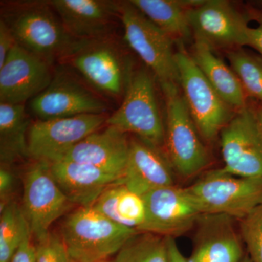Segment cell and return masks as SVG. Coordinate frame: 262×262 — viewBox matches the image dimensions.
Here are the masks:
<instances>
[{
	"mask_svg": "<svg viewBox=\"0 0 262 262\" xmlns=\"http://www.w3.org/2000/svg\"><path fill=\"white\" fill-rule=\"evenodd\" d=\"M120 184L144 196L159 188L173 186V169L160 148L137 137L130 139L126 169Z\"/></svg>",
	"mask_w": 262,
	"mask_h": 262,
	"instance_id": "cell-17",
	"label": "cell"
},
{
	"mask_svg": "<svg viewBox=\"0 0 262 262\" xmlns=\"http://www.w3.org/2000/svg\"><path fill=\"white\" fill-rule=\"evenodd\" d=\"M66 30L79 40L108 39L120 18V3L104 0H53L48 2Z\"/></svg>",
	"mask_w": 262,
	"mask_h": 262,
	"instance_id": "cell-16",
	"label": "cell"
},
{
	"mask_svg": "<svg viewBox=\"0 0 262 262\" xmlns=\"http://www.w3.org/2000/svg\"><path fill=\"white\" fill-rule=\"evenodd\" d=\"M232 220L225 215H201L196 222L195 246L189 262L242 261L243 239Z\"/></svg>",
	"mask_w": 262,
	"mask_h": 262,
	"instance_id": "cell-18",
	"label": "cell"
},
{
	"mask_svg": "<svg viewBox=\"0 0 262 262\" xmlns=\"http://www.w3.org/2000/svg\"><path fill=\"white\" fill-rule=\"evenodd\" d=\"M227 57L247 97L262 102V56L241 48L227 51Z\"/></svg>",
	"mask_w": 262,
	"mask_h": 262,
	"instance_id": "cell-27",
	"label": "cell"
},
{
	"mask_svg": "<svg viewBox=\"0 0 262 262\" xmlns=\"http://www.w3.org/2000/svg\"><path fill=\"white\" fill-rule=\"evenodd\" d=\"M251 20L257 24L256 27L248 29V46L257 51L262 56V10L251 9L248 12Z\"/></svg>",
	"mask_w": 262,
	"mask_h": 262,
	"instance_id": "cell-30",
	"label": "cell"
},
{
	"mask_svg": "<svg viewBox=\"0 0 262 262\" xmlns=\"http://www.w3.org/2000/svg\"><path fill=\"white\" fill-rule=\"evenodd\" d=\"M252 105L258 126L262 134V102L258 101L257 103H253Z\"/></svg>",
	"mask_w": 262,
	"mask_h": 262,
	"instance_id": "cell-35",
	"label": "cell"
},
{
	"mask_svg": "<svg viewBox=\"0 0 262 262\" xmlns=\"http://www.w3.org/2000/svg\"><path fill=\"white\" fill-rule=\"evenodd\" d=\"M188 17L194 42L213 51L248 46L249 13L243 14L228 1L203 0L189 10Z\"/></svg>",
	"mask_w": 262,
	"mask_h": 262,
	"instance_id": "cell-8",
	"label": "cell"
},
{
	"mask_svg": "<svg viewBox=\"0 0 262 262\" xmlns=\"http://www.w3.org/2000/svg\"><path fill=\"white\" fill-rule=\"evenodd\" d=\"M129 2L174 41L182 43L192 37L188 17L189 10L201 5L203 0H131Z\"/></svg>",
	"mask_w": 262,
	"mask_h": 262,
	"instance_id": "cell-22",
	"label": "cell"
},
{
	"mask_svg": "<svg viewBox=\"0 0 262 262\" xmlns=\"http://www.w3.org/2000/svg\"><path fill=\"white\" fill-rule=\"evenodd\" d=\"M166 244L168 262H189L179 249L175 238L166 237Z\"/></svg>",
	"mask_w": 262,
	"mask_h": 262,
	"instance_id": "cell-34",
	"label": "cell"
},
{
	"mask_svg": "<svg viewBox=\"0 0 262 262\" xmlns=\"http://www.w3.org/2000/svg\"><path fill=\"white\" fill-rule=\"evenodd\" d=\"M241 221L239 234L253 262H262V202Z\"/></svg>",
	"mask_w": 262,
	"mask_h": 262,
	"instance_id": "cell-28",
	"label": "cell"
},
{
	"mask_svg": "<svg viewBox=\"0 0 262 262\" xmlns=\"http://www.w3.org/2000/svg\"><path fill=\"white\" fill-rule=\"evenodd\" d=\"M103 262H110V261H103Z\"/></svg>",
	"mask_w": 262,
	"mask_h": 262,
	"instance_id": "cell-38",
	"label": "cell"
},
{
	"mask_svg": "<svg viewBox=\"0 0 262 262\" xmlns=\"http://www.w3.org/2000/svg\"><path fill=\"white\" fill-rule=\"evenodd\" d=\"M54 12L48 2L26 3L3 20L17 44L51 63L65 60L85 42L72 37Z\"/></svg>",
	"mask_w": 262,
	"mask_h": 262,
	"instance_id": "cell-1",
	"label": "cell"
},
{
	"mask_svg": "<svg viewBox=\"0 0 262 262\" xmlns=\"http://www.w3.org/2000/svg\"><path fill=\"white\" fill-rule=\"evenodd\" d=\"M179 87L200 135L214 141L237 111L215 92L190 54L182 46L176 51Z\"/></svg>",
	"mask_w": 262,
	"mask_h": 262,
	"instance_id": "cell-6",
	"label": "cell"
},
{
	"mask_svg": "<svg viewBox=\"0 0 262 262\" xmlns=\"http://www.w3.org/2000/svg\"><path fill=\"white\" fill-rule=\"evenodd\" d=\"M130 150L127 134L108 126L87 136L74 146L61 160L88 164L119 177H123Z\"/></svg>",
	"mask_w": 262,
	"mask_h": 262,
	"instance_id": "cell-19",
	"label": "cell"
},
{
	"mask_svg": "<svg viewBox=\"0 0 262 262\" xmlns=\"http://www.w3.org/2000/svg\"><path fill=\"white\" fill-rule=\"evenodd\" d=\"M92 207L114 223L137 232L145 221L143 196L119 182L107 188Z\"/></svg>",
	"mask_w": 262,
	"mask_h": 262,
	"instance_id": "cell-23",
	"label": "cell"
},
{
	"mask_svg": "<svg viewBox=\"0 0 262 262\" xmlns=\"http://www.w3.org/2000/svg\"><path fill=\"white\" fill-rule=\"evenodd\" d=\"M108 117L98 114L36 120L27 134L28 156L49 164L60 161L79 142L100 130Z\"/></svg>",
	"mask_w": 262,
	"mask_h": 262,
	"instance_id": "cell-9",
	"label": "cell"
},
{
	"mask_svg": "<svg viewBox=\"0 0 262 262\" xmlns=\"http://www.w3.org/2000/svg\"><path fill=\"white\" fill-rule=\"evenodd\" d=\"M166 103L165 155L174 171L194 177L209 163V156L179 86L164 91Z\"/></svg>",
	"mask_w": 262,
	"mask_h": 262,
	"instance_id": "cell-5",
	"label": "cell"
},
{
	"mask_svg": "<svg viewBox=\"0 0 262 262\" xmlns=\"http://www.w3.org/2000/svg\"><path fill=\"white\" fill-rule=\"evenodd\" d=\"M32 234L24 238L10 262H37V247L32 243Z\"/></svg>",
	"mask_w": 262,
	"mask_h": 262,
	"instance_id": "cell-32",
	"label": "cell"
},
{
	"mask_svg": "<svg viewBox=\"0 0 262 262\" xmlns=\"http://www.w3.org/2000/svg\"><path fill=\"white\" fill-rule=\"evenodd\" d=\"M241 262H253L252 260L251 259V258L249 256H246V257L244 258L243 261Z\"/></svg>",
	"mask_w": 262,
	"mask_h": 262,
	"instance_id": "cell-36",
	"label": "cell"
},
{
	"mask_svg": "<svg viewBox=\"0 0 262 262\" xmlns=\"http://www.w3.org/2000/svg\"><path fill=\"white\" fill-rule=\"evenodd\" d=\"M37 262H72L61 236L51 233L38 243Z\"/></svg>",
	"mask_w": 262,
	"mask_h": 262,
	"instance_id": "cell-29",
	"label": "cell"
},
{
	"mask_svg": "<svg viewBox=\"0 0 262 262\" xmlns=\"http://www.w3.org/2000/svg\"><path fill=\"white\" fill-rule=\"evenodd\" d=\"M30 233L27 219L16 203L10 201L1 208L0 262H10L24 238Z\"/></svg>",
	"mask_w": 262,
	"mask_h": 262,
	"instance_id": "cell-25",
	"label": "cell"
},
{
	"mask_svg": "<svg viewBox=\"0 0 262 262\" xmlns=\"http://www.w3.org/2000/svg\"><path fill=\"white\" fill-rule=\"evenodd\" d=\"M31 123L24 103L0 102V158L3 165L28 156L27 134Z\"/></svg>",
	"mask_w": 262,
	"mask_h": 262,
	"instance_id": "cell-24",
	"label": "cell"
},
{
	"mask_svg": "<svg viewBox=\"0 0 262 262\" xmlns=\"http://www.w3.org/2000/svg\"><path fill=\"white\" fill-rule=\"evenodd\" d=\"M50 171L72 204L92 207L110 186L121 177L97 167L68 160L49 164Z\"/></svg>",
	"mask_w": 262,
	"mask_h": 262,
	"instance_id": "cell-20",
	"label": "cell"
},
{
	"mask_svg": "<svg viewBox=\"0 0 262 262\" xmlns=\"http://www.w3.org/2000/svg\"><path fill=\"white\" fill-rule=\"evenodd\" d=\"M260 5H261L262 6V1L260 2Z\"/></svg>",
	"mask_w": 262,
	"mask_h": 262,
	"instance_id": "cell-37",
	"label": "cell"
},
{
	"mask_svg": "<svg viewBox=\"0 0 262 262\" xmlns=\"http://www.w3.org/2000/svg\"><path fill=\"white\" fill-rule=\"evenodd\" d=\"M11 29L3 19L0 20V67L4 64L8 55L16 44Z\"/></svg>",
	"mask_w": 262,
	"mask_h": 262,
	"instance_id": "cell-31",
	"label": "cell"
},
{
	"mask_svg": "<svg viewBox=\"0 0 262 262\" xmlns=\"http://www.w3.org/2000/svg\"><path fill=\"white\" fill-rule=\"evenodd\" d=\"M120 20L124 39L158 81L162 91L179 86L175 41L150 21L130 2L120 3Z\"/></svg>",
	"mask_w": 262,
	"mask_h": 262,
	"instance_id": "cell-4",
	"label": "cell"
},
{
	"mask_svg": "<svg viewBox=\"0 0 262 262\" xmlns=\"http://www.w3.org/2000/svg\"><path fill=\"white\" fill-rule=\"evenodd\" d=\"M191 57L215 92L235 111L248 105V97L234 71L212 51L194 42Z\"/></svg>",
	"mask_w": 262,
	"mask_h": 262,
	"instance_id": "cell-21",
	"label": "cell"
},
{
	"mask_svg": "<svg viewBox=\"0 0 262 262\" xmlns=\"http://www.w3.org/2000/svg\"><path fill=\"white\" fill-rule=\"evenodd\" d=\"M14 187V177L9 169L2 165L0 170V199L1 208H4L10 203V195Z\"/></svg>",
	"mask_w": 262,
	"mask_h": 262,
	"instance_id": "cell-33",
	"label": "cell"
},
{
	"mask_svg": "<svg viewBox=\"0 0 262 262\" xmlns=\"http://www.w3.org/2000/svg\"><path fill=\"white\" fill-rule=\"evenodd\" d=\"M51 63L15 44L0 67V102L24 103L42 92L53 78Z\"/></svg>",
	"mask_w": 262,
	"mask_h": 262,
	"instance_id": "cell-15",
	"label": "cell"
},
{
	"mask_svg": "<svg viewBox=\"0 0 262 262\" xmlns=\"http://www.w3.org/2000/svg\"><path fill=\"white\" fill-rule=\"evenodd\" d=\"M72 204L53 179L49 163L36 161L29 167L24 176L21 208L38 243L47 238L52 225Z\"/></svg>",
	"mask_w": 262,
	"mask_h": 262,
	"instance_id": "cell-10",
	"label": "cell"
},
{
	"mask_svg": "<svg viewBox=\"0 0 262 262\" xmlns=\"http://www.w3.org/2000/svg\"><path fill=\"white\" fill-rule=\"evenodd\" d=\"M110 262H168L166 237L138 232Z\"/></svg>",
	"mask_w": 262,
	"mask_h": 262,
	"instance_id": "cell-26",
	"label": "cell"
},
{
	"mask_svg": "<svg viewBox=\"0 0 262 262\" xmlns=\"http://www.w3.org/2000/svg\"><path fill=\"white\" fill-rule=\"evenodd\" d=\"M203 214L225 215L243 220L262 202V179L244 178L211 170L185 188Z\"/></svg>",
	"mask_w": 262,
	"mask_h": 262,
	"instance_id": "cell-3",
	"label": "cell"
},
{
	"mask_svg": "<svg viewBox=\"0 0 262 262\" xmlns=\"http://www.w3.org/2000/svg\"><path fill=\"white\" fill-rule=\"evenodd\" d=\"M31 110L38 120L106 114V103L72 76L60 72L33 98Z\"/></svg>",
	"mask_w": 262,
	"mask_h": 262,
	"instance_id": "cell-14",
	"label": "cell"
},
{
	"mask_svg": "<svg viewBox=\"0 0 262 262\" xmlns=\"http://www.w3.org/2000/svg\"><path fill=\"white\" fill-rule=\"evenodd\" d=\"M65 61L103 94L116 97L126 89L130 74L121 53L108 39L85 41Z\"/></svg>",
	"mask_w": 262,
	"mask_h": 262,
	"instance_id": "cell-13",
	"label": "cell"
},
{
	"mask_svg": "<svg viewBox=\"0 0 262 262\" xmlns=\"http://www.w3.org/2000/svg\"><path fill=\"white\" fill-rule=\"evenodd\" d=\"M143 198L146 217L140 232L176 238L196 225L202 215L185 188L175 185L159 188Z\"/></svg>",
	"mask_w": 262,
	"mask_h": 262,
	"instance_id": "cell-12",
	"label": "cell"
},
{
	"mask_svg": "<svg viewBox=\"0 0 262 262\" xmlns=\"http://www.w3.org/2000/svg\"><path fill=\"white\" fill-rule=\"evenodd\" d=\"M220 136L222 169L236 177L262 179V134L253 105L237 111Z\"/></svg>",
	"mask_w": 262,
	"mask_h": 262,
	"instance_id": "cell-11",
	"label": "cell"
},
{
	"mask_svg": "<svg viewBox=\"0 0 262 262\" xmlns=\"http://www.w3.org/2000/svg\"><path fill=\"white\" fill-rule=\"evenodd\" d=\"M108 126L161 148L165 144V125L160 115L153 75L146 70L130 74L123 101L118 110L108 117Z\"/></svg>",
	"mask_w": 262,
	"mask_h": 262,
	"instance_id": "cell-7",
	"label": "cell"
},
{
	"mask_svg": "<svg viewBox=\"0 0 262 262\" xmlns=\"http://www.w3.org/2000/svg\"><path fill=\"white\" fill-rule=\"evenodd\" d=\"M137 232L114 223L93 207H80L66 218L60 236L72 262H103Z\"/></svg>",
	"mask_w": 262,
	"mask_h": 262,
	"instance_id": "cell-2",
	"label": "cell"
}]
</instances>
